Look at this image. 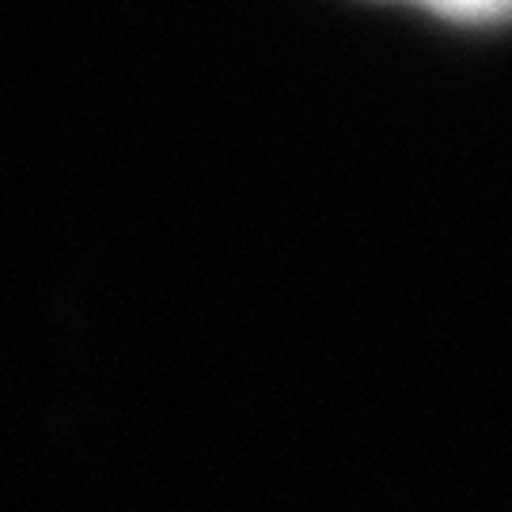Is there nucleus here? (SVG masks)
Here are the masks:
<instances>
[{
	"instance_id": "f257e3e1",
	"label": "nucleus",
	"mask_w": 512,
	"mask_h": 512,
	"mask_svg": "<svg viewBox=\"0 0 512 512\" xmlns=\"http://www.w3.org/2000/svg\"><path fill=\"white\" fill-rule=\"evenodd\" d=\"M410 4H421L452 23H505L512 19V0H410Z\"/></svg>"
}]
</instances>
